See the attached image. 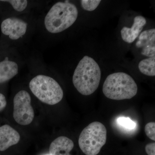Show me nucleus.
Returning a JSON list of instances; mask_svg holds the SVG:
<instances>
[{
    "label": "nucleus",
    "mask_w": 155,
    "mask_h": 155,
    "mask_svg": "<svg viewBox=\"0 0 155 155\" xmlns=\"http://www.w3.org/2000/svg\"><path fill=\"white\" fill-rule=\"evenodd\" d=\"M101 75V69L97 63L92 58L85 56L78 64L72 82L81 94L90 95L98 87Z\"/></svg>",
    "instance_id": "obj_1"
},
{
    "label": "nucleus",
    "mask_w": 155,
    "mask_h": 155,
    "mask_svg": "<svg viewBox=\"0 0 155 155\" xmlns=\"http://www.w3.org/2000/svg\"><path fill=\"white\" fill-rule=\"evenodd\" d=\"M78 16V11L74 4L68 1L58 2L52 6L45 17V27L50 33H60L72 26Z\"/></svg>",
    "instance_id": "obj_2"
},
{
    "label": "nucleus",
    "mask_w": 155,
    "mask_h": 155,
    "mask_svg": "<svg viewBox=\"0 0 155 155\" xmlns=\"http://www.w3.org/2000/svg\"><path fill=\"white\" fill-rule=\"evenodd\" d=\"M103 91L110 99H130L137 94V86L130 75L119 72L108 75L103 87Z\"/></svg>",
    "instance_id": "obj_3"
},
{
    "label": "nucleus",
    "mask_w": 155,
    "mask_h": 155,
    "mask_svg": "<svg viewBox=\"0 0 155 155\" xmlns=\"http://www.w3.org/2000/svg\"><path fill=\"white\" fill-rule=\"evenodd\" d=\"M29 86L38 100L50 105L58 104L64 97V92L60 84L52 78L47 75H37L31 80Z\"/></svg>",
    "instance_id": "obj_4"
},
{
    "label": "nucleus",
    "mask_w": 155,
    "mask_h": 155,
    "mask_svg": "<svg viewBox=\"0 0 155 155\" xmlns=\"http://www.w3.org/2000/svg\"><path fill=\"white\" fill-rule=\"evenodd\" d=\"M105 126L98 122H92L82 130L78 139V144L86 155H97L107 140Z\"/></svg>",
    "instance_id": "obj_5"
},
{
    "label": "nucleus",
    "mask_w": 155,
    "mask_h": 155,
    "mask_svg": "<svg viewBox=\"0 0 155 155\" xmlns=\"http://www.w3.org/2000/svg\"><path fill=\"white\" fill-rule=\"evenodd\" d=\"M34 116L30 95L25 91L18 92L14 99L13 117L15 121L20 125H28L33 121Z\"/></svg>",
    "instance_id": "obj_6"
},
{
    "label": "nucleus",
    "mask_w": 155,
    "mask_h": 155,
    "mask_svg": "<svg viewBox=\"0 0 155 155\" xmlns=\"http://www.w3.org/2000/svg\"><path fill=\"white\" fill-rule=\"evenodd\" d=\"M27 24L22 19L9 18L4 20L1 24V30L3 34L8 35L12 40H17L25 34Z\"/></svg>",
    "instance_id": "obj_7"
},
{
    "label": "nucleus",
    "mask_w": 155,
    "mask_h": 155,
    "mask_svg": "<svg viewBox=\"0 0 155 155\" xmlns=\"http://www.w3.org/2000/svg\"><path fill=\"white\" fill-rule=\"evenodd\" d=\"M136 47L141 49L143 55L150 58L155 57V28L145 30L140 33L136 43Z\"/></svg>",
    "instance_id": "obj_8"
},
{
    "label": "nucleus",
    "mask_w": 155,
    "mask_h": 155,
    "mask_svg": "<svg viewBox=\"0 0 155 155\" xmlns=\"http://www.w3.org/2000/svg\"><path fill=\"white\" fill-rule=\"evenodd\" d=\"M20 136L18 132L8 125L0 126V151H4L17 144Z\"/></svg>",
    "instance_id": "obj_9"
},
{
    "label": "nucleus",
    "mask_w": 155,
    "mask_h": 155,
    "mask_svg": "<svg viewBox=\"0 0 155 155\" xmlns=\"http://www.w3.org/2000/svg\"><path fill=\"white\" fill-rule=\"evenodd\" d=\"M147 20L144 17L137 16L134 18V23L131 28L123 27L121 31V36L124 41L128 43H132L141 33Z\"/></svg>",
    "instance_id": "obj_10"
},
{
    "label": "nucleus",
    "mask_w": 155,
    "mask_h": 155,
    "mask_svg": "<svg viewBox=\"0 0 155 155\" xmlns=\"http://www.w3.org/2000/svg\"><path fill=\"white\" fill-rule=\"evenodd\" d=\"M74 147L73 142L67 137L60 136L51 143L50 155H71L70 152Z\"/></svg>",
    "instance_id": "obj_11"
},
{
    "label": "nucleus",
    "mask_w": 155,
    "mask_h": 155,
    "mask_svg": "<svg viewBox=\"0 0 155 155\" xmlns=\"http://www.w3.org/2000/svg\"><path fill=\"white\" fill-rule=\"evenodd\" d=\"M18 73V65L15 62L5 60L0 62V84L8 81Z\"/></svg>",
    "instance_id": "obj_12"
},
{
    "label": "nucleus",
    "mask_w": 155,
    "mask_h": 155,
    "mask_svg": "<svg viewBox=\"0 0 155 155\" xmlns=\"http://www.w3.org/2000/svg\"><path fill=\"white\" fill-rule=\"evenodd\" d=\"M140 71L142 74L149 76L155 75V57L143 59L138 65Z\"/></svg>",
    "instance_id": "obj_13"
},
{
    "label": "nucleus",
    "mask_w": 155,
    "mask_h": 155,
    "mask_svg": "<svg viewBox=\"0 0 155 155\" xmlns=\"http://www.w3.org/2000/svg\"><path fill=\"white\" fill-rule=\"evenodd\" d=\"M1 1L10 3L14 10L18 12H22L24 11L28 5V1L26 0H8Z\"/></svg>",
    "instance_id": "obj_14"
},
{
    "label": "nucleus",
    "mask_w": 155,
    "mask_h": 155,
    "mask_svg": "<svg viewBox=\"0 0 155 155\" xmlns=\"http://www.w3.org/2000/svg\"><path fill=\"white\" fill-rule=\"evenodd\" d=\"M118 124L125 129L131 130L134 129L136 124L128 117H121L117 119Z\"/></svg>",
    "instance_id": "obj_15"
},
{
    "label": "nucleus",
    "mask_w": 155,
    "mask_h": 155,
    "mask_svg": "<svg viewBox=\"0 0 155 155\" xmlns=\"http://www.w3.org/2000/svg\"><path fill=\"white\" fill-rule=\"evenodd\" d=\"M101 2V0H81V4L84 10L92 11L97 8Z\"/></svg>",
    "instance_id": "obj_16"
},
{
    "label": "nucleus",
    "mask_w": 155,
    "mask_h": 155,
    "mask_svg": "<svg viewBox=\"0 0 155 155\" xmlns=\"http://www.w3.org/2000/svg\"><path fill=\"white\" fill-rule=\"evenodd\" d=\"M145 132L148 137L152 140H155V123L151 122L147 123L145 127Z\"/></svg>",
    "instance_id": "obj_17"
},
{
    "label": "nucleus",
    "mask_w": 155,
    "mask_h": 155,
    "mask_svg": "<svg viewBox=\"0 0 155 155\" xmlns=\"http://www.w3.org/2000/svg\"><path fill=\"white\" fill-rule=\"evenodd\" d=\"M145 150L148 155H155V143H148L146 146Z\"/></svg>",
    "instance_id": "obj_18"
},
{
    "label": "nucleus",
    "mask_w": 155,
    "mask_h": 155,
    "mask_svg": "<svg viewBox=\"0 0 155 155\" xmlns=\"http://www.w3.org/2000/svg\"><path fill=\"white\" fill-rule=\"evenodd\" d=\"M7 105V100L5 96L0 93V112L5 110Z\"/></svg>",
    "instance_id": "obj_19"
},
{
    "label": "nucleus",
    "mask_w": 155,
    "mask_h": 155,
    "mask_svg": "<svg viewBox=\"0 0 155 155\" xmlns=\"http://www.w3.org/2000/svg\"></svg>",
    "instance_id": "obj_20"
}]
</instances>
